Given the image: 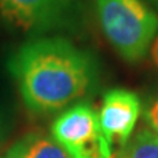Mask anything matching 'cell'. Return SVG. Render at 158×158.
Here are the masks:
<instances>
[{
    "label": "cell",
    "instance_id": "obj_2",
    "mask_svg": "<svg viewBox=\"0 0 158 158\" xmlns=\"http://www.w3.org/2000/svg\"><path fill=\"white\" fill-rule=\"evenodd\" d=\"M98 22L126 62L145 57L158 31V18L142 0H95Z\"/></svg>",
    "mask_w": 158,
    "mask_h": 158
},
{
    "label": "cell",
    "instance_id": "obj_4",
    "mask_svg": "<svg viewBox=\"0 0 158 158\" xmlns=\"http://www.w3.org/2000/svg\"><path fill=\"white\" fill-rule=\"evenodd\" d=\"M79 0H0V15L22 32H47L73 21Z\"/></svg>",
    "mask_w": 158,
    "mask_h": 158
},
{
    "label": "cell",
    "instance_id": "obj_10",
    "mask_svg": "<svg viewBox=\"0 0 158 158\" xmlns=\"http://www.w3.org/2000/svg\"><path fill=\"white\" fill-rule=\"evenodd\" d=\"M5 138H6V120L3 113H2V110H0V145L3 143Z\"/></svg>",
    "mask_w": 158,
    "mask_h": 158
},
{
    "label": "cell",
    "instance_id": "obj_6",
    "mask_svg": "<svg viewBox=\"0 0 158 158\" xmlns=\"http://www.w3.org/2000/svg\"><path fill=\"white\" fill-rule=\"evenodd\" d=\"M7 154L16 158H70L53 138L41 133H29L9 148Z\"/></svg>",
    "mask_w": 158,
    "mask_h": 158
},
{
    "label": "cell",
    "instance_id": "obj_8",
    "mask_svg": "<svg viewBox=\"0 0 158 158\" xmlns=\"http://www.w3.org/2000/svg\"><path fill=\"white\" fill-rule=\"evenodd\" d=\"M143 116H145V122L149 124L151 130L158 135V98L145 110Z\"/></svg>",
    "mask_w": 158,
    "mask_h": 158
},
{
    "label": "cell",
    "instance_id": "obj_13",
    "mask_svg": "<svg viewBox=\"0 0 158 158\" xmlns=\"http://www.w3.org/2000/svg\"><path fill=\"white\" fill-rule=\"evenodd\" d=\"M152 2H154V3H155V5L158 6V0H152Z\"/></svg>",
    "mask_w": 158,
    "mask_h": 158
},
{
    "label": "cell",
    "instance_id": "obj_12",
    "mask_svg": "<svg viewBox=\"0 0 158 158\" xmlns=\"http://www.w3.org/2000/svg\"><path fill=\"white\" fill-rule=\"evenodd\" d=\"M114 158H123V155H122V154L118 152V155H117V157H114Z\"/></svg>",
    "mask_w": 158,
    "mask_h": 158
},
{
    "label": "cell",
    "instance_id": "obj_3",
    "mask_svg": "<svg viewBox=\"0 0 158 158\" xmlns=\"http://www.w3.org/2000/svg\"><path fill=\"white\" fill-rule=\"evenodd\" d=\"M50 132L70 158H114L113 147L102 133L98 114L88 104L64 110L53 122Z\"/></svg>",
    "mask_w": 158,
    "mask_h": 158
},
{
    "label": "cell",
    "instance_id": "obj_11",
    "mask_svg": "<svg viewBox=\"0 0 158 158\" xmlns=\"http://www.w3.org/2000/svg\"><path fill=\"white\" fill-rule=\"evenodd\" d=\"M0 158H16V157H13V155H10V154H7V152H6L5 155H3V157H0Z\"/></svg>",
    "mask_w": 158,
    "mask_h": 158
},
{
    "label": "cell",
    "instance_id": "obj_5",
    "mask_svg": "<svg viewBox=\"0 0 158 158\" xmlns=\"http://www.w3.org/2000/svg\"><path fill=\"white\" fill-rule=\"evenodd\" d=\"M139 114L141 100L135 92L116 88L104 95L98 120L111 147H126Z\"/></svg>",
    "mask_w": 158,
    "mask_h": 158
},
{
    "label": "cell",
    "instance_id": "obj_7",
    "mask_svg": "<svg viewBox=\"0 0 158 158\" xmlns=\"http://www.w3.org/2000/svg\"><path fill=\"white\" fill-rule=\"evenodd\" d=\"M120 154L123 158H158V135L151 129H142Z\"/></svg>",
    "mask_w": 158,
    "mask_h": 158
},
{
    "label": "cell",
    "instance_id": "obj_1",
    "mask_svg": "<svg viewBox=\"0 0 158 158\" xmlns=\"http://www.w3.org/2000/svg\"><path fill=\"white\" fill-rule=\"evenodd\" d=\"M29 111L51 114L86 95L95 64L86 51L62 37L32 40L7 62Z\"/></svg>",
    "mask_w": 158,
    "mask_h": 158
},
{
    "label": "cell",
    "instance_id": "obj_9",
    "mask_svg": "<svg viewBox=\"0 0 158 158\" xmlns=\"http://www.w3.org/2000/svg\"><path fill=\"white\" fill-rule=\"evenodd\" d=\"M151 57H152L155 66L158 68V35L154 38L152 44H151Z\"/></svg>",
    "mask_w": 158,
    "mask_h": 158
}]
</instances>
